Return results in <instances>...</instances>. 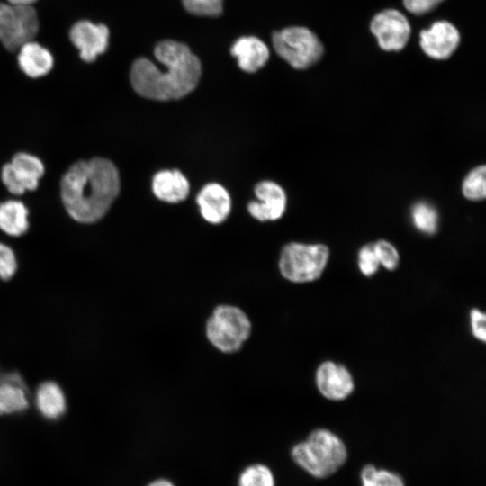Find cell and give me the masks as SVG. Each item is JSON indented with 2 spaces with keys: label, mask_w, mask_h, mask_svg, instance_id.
<instances>
[{
  "label": "cell",
  "mask_w": 486,
  "mask_h": 486,
  "mask_svg": "<svg viewBox=\"0 0 486 486\" xmlns=\"http://www.w3.org/2000/svg\"><path fill=\"white\" fill-rule=\"evenodd\" d=\"M257 201L248 205L250 215L259 221L276 220L280 219L286 208L284 190L272 181H262L255 186Z\"/></svg>",
  "instance_id": "cell-12"
},
{
  "label": "cell",
  "mask_w": 486,
  "mask_h": 486,
  "mask_svg": "<svg viewBox=\"0 0 486 486\" xmlns=\"http://www.w3.org/2000/svg\"><path fill=\"white\" fill-rule=\"evenodd\" d=\"M154 55L166 69H159L145 58L135 60L130 78L138 94L169 101L180 99L194 90L202 75V65L188 46L171 40H163L156 46Z\"/></svg>",
  "instance_id": "cell-1"
},
{
  "label": "cell",
  "mask_w": 486,
  "mask_h": 486,
  "mask_svg": "<svg viewBox=\"0 0 486 486\" xmlns=\"http://www.w3.org/2000/svg\"><path fill=\"white\" fill-rule=\"evenodd\" d=\"M360 481L361 486H405L404 480L399 473L377 468L373 464L362 468Z\"/></svg>",
  "instance_id": "cell-22"
},
{
  "label": "cell",
  "mask_w": 486,
  "mask_h": 486,
  "mask_svg": "<svg viewBox=\"0 0 486 486\" xmlns=\"http://www.w3.org/2000/svg\"><path fill=\"white\" fill-rule=\"evenodd\" d=\"M29 212L23 202L8 200L0 203V230L9 236L19 237L29 229Z\"/></svg>",
  "instance_id": "cell-18"
},
{
  "label": "cell",
  "mask_w": 486,
  "mask_h": 486,
  "mask_svg": "<svg viewBox=\"0 0 486 486\" xmlns=\"http://www.w3.org/2000/svg\"><path fill=\"white\" fill-rule=\"evenodd\" d=\"M184 9L198 16H219L222 13L223 0H182Z\"/></svg>",
  "instance_id": "cell-25"
},
{
  "label": "cell",
  "mask_w": 486,
  "mask_h": 486,
  "mask_svg": "<svg viewBox=\"0 0 486 486\" xmlns=\"http://www.w3.org/2000/svg\"><path fill=\"white\" fill-rule=\"evenodd\" d=\"M463 194L471 201H480L486 196V167L484 165L472 169L464 179Z\"/></svg>",
  "instance_id": "cell-24"
},
{
  "label": "cell",
  "mask_w": 486,
  "mask_h": 486,
  "mask_svg": "<svg viewBox=\"0 0 486 486\" xmlns=\"http://www.w3.org/2000/svg\"><path fill=\"white\" fill-rule=\"evenodd\" d=\"M411 219L416 229L423 233L433 234L437 230V212L428 202L416 203L411 209Z\"/></svg>",
  "instance_id": "cell-23"
},
{
  "label": "cell",
  "mask_w": 486,
  "mask_h": 486,
  "mask_svg": "<svg viewBox=\"0 0 486 486\" xmlns=\"http://www.w3.org/2000/svg\"><path fill=\"white\" fill-rule=\"evenodd\" d=\"M18 64L24 74L32 78L47 75L53 68L54 59L49 50L30 40L19 49Z\"/></svg>",
  "instance_id": "cell-17"
},
{
  "label": "cell",
  "mask_w": 486,
  "mask_h": 486,
  "mask_svg": "<svg viewBox=\"0 0 486 486\" xmlns=\"http://www.w3.org/2000/svg\"><path fill=\"white\" fill-rule=\"evenodd\" d=\"M380 265L388 270H394L400 261V256L395 247L386 240L374 243Z\"/></svg>",
  "instance_id": "cell-26"
},
{
  "label": "cell",
  "mask_w": 486,
  "mask_h": 486,
  "mask_svg": "<svg viewBox=\"0 0 486 486\" xmlns=\"http://www.w3.org/2000/svg\"><path fill=\"white\" fill-rule=\"evenodd\" d=\"M315 380L320 392L331 400L346 399L355 387L350 372L344 365L332 361L320 364Z\"/></svg>",
  "instance_id": "cell-13"
},
{
  "label": "cell",
  "mask_w": 486,
  "mask_h": 486,
  "mask_svg": "<svg viewBox=\"0 0 486 486\" xmlns=\"http://www.w3.org/2000/svg\"><path fill=\"white\" fill-rule=\"evenodd\" d=\"M272 40L275 52L296 69L312 66L324 51L320 39L306 27L284 28L274 32Z\"/></svg>",
  "instance_id": "cell-6"
},
{
  "label": "cell",
  "mask_w": 486,
  "mask_h": 486,
  "mask_svg": "<svg viewBox=\"0 0 486 486\" xmlns=\"http://www.w3.org/2000/svg\"><path fill=\"white\" fill-rule=\"evenodd\" d=\"M146 486H176L175 483L167 478H157L150 481Z\"/></svg>",
  "instance_id": "cell-31"
},
{
  "label": "cell",
  "mask_w": 486,
  "mask_h": 486,
  "mask_svg": "<svg viewBox=\"0 0 486 486\" xmlns=\"http://www.w3.org/2000/svg\"><path fill=\"white\" fill-rule=\"evenodd\" d=\"M42 161L31 154L19 152L12 161L3 166L1 179L7 190L16 195L33 191L44 175Z\"/></svg>",
  "instance_id": "cell-8"
},
{
  "label": "cell",
  "mask_w": 486,
  "mask_h": 486,
  "mask_svg": "<svg viewBox=\"0 0 486 486\" xmlns=\"http://www.w3.org/2000/svg\"><path fill=\"white\" fill-rule=\"evenodd\" d=\"M36 404L40 412L48 418H58L66 410V400L60 387L53 382L42 383L36 393Z\"/></svg>",
  "instance_id": "cell-20"
},
{
  "label": "cell",
  "mask_w": 486,
  "mask_h": 486,
  "mask_svg": "<svg viewBox=\"0 0 486 486\" xmlns=\"http://www.w3.org/2000/svg\"><path fill=\"white\" fill-rule=\"evenodd\" d=\"M252 331L251 321L240 308L220 304L216 306L205 325L208 341L222 353L238 351Z\"/></svg>",
  "instance_id": "cell-4"
},
{
  "label": "cell",
  "mask_w": 486,
  "mask_h": 486,
  "mask_svg": "<svg viewBox=\"0 0 486 486\" xmlns=\"http://www.w3.org/2000/svg\"><path fill=\"white\" fill-rule=\"evenodd\" d=\"M202 218L210 223H222L231 210V199L220 184L210 183L204 185L196 197Z\"/></svg>",
  "instance_id": "cell-14"
},
{
  "label": "cell",
  "mask_w": 486,
  "mask_h": 486,
  "mask_svg": "<svg viewBox=\"0 0 486 486\" xmlns=\"http://www.w3.org/2000/svg\"><path fill=\"white\" fill-rule=\"evenodd\" d=\"M422 50L434 59H446L454 52L460 42L458 30L447 21L435 22L420 32Z\"/></svg>",
  "instance_id": "cell-11"
},
{
  "label": "cell",
  "mask_w": 486,
  "mask_h": 486,
  "mask_svg": "<svg viewBox=\"0 0 486 486\" xmlns=\"http://www.w3.org/2000/svg\"><path fill=\"white\" fill-rule=\"evenodd\" d=\"M36 1L37 0H7V3L14 5L32 6Z\"/></svg>",
  "instance_id": "cell-32"
},
{
  "label": "cell",
  "mask_w": 486,
  "mask_h": 486,
  "mask_svg": "<svg viewBox=\"0 0 486 486\" xmlns=\"http://www.w3.org/2000/svg\"><path fill=\"white\" fill-rule=\"evenodd\" d=\"M293 463L308 474L328 478L346 462L347 449L343 440L332 431L318 428L291 449Z\"/></svg>",
  "instance_id": "cell-3"
},
{
  "label": "cell",
  "mask_w": 486,
  "mask_h": 486,
  "mask_svg": "<svg viewBox=\"0 0 486 486\" xmlns=\"http://www.w3.org/2000/svg\"><path fill=\"white\" fill-rule=\"evenodd\" d=\"M115 165L103 158L79 160L63 175L60 194L69 216L81 223H94L110 210L120 193Z\"/></svg>",
  "instance_id": "cell-2"
},
{
  "label": "cell",
  "mask_w": 486,
  "mask_h": 486,
  "mask_svg": "<svg viewBox=\"0 0 486 486\" xmlns=\"http://www.w3.org/2000/svg\"><path fill=\"white\" fill-rule=\"evenodd\" d=\"M152 191L159 200L176 203L186 199L190 192V184L177 169L161 170L153 176Z\"/></svg>",
  "instance_id": "cell-16"
},
{
  "label": "cell",
  "mask_w": 486,
  "mask_h": 486,
  "mask_svg": "<svg viewBox=\"0 0 486 486\" xmlns=\"http://www.w3.org/2000/svg\"><path fill=\"white\" fill-rule=\"evenodd\" d=\"M328 256V248L323 244L292 242L285 245L281 251L279 270L290 282H312L323 273Z\"/></svg>",
  "instance_id": "cell-5"
},
{
  "label": "cell",
  "mask_w": 486,
  "mask_h": 486,
  "mask_svg": "<svg viewBox=\"0 0 486 486\" xmlns=\"http://www.w3.org/2000/svg\"><path fill=\"white\" fill-rule=\"evenodd\" d=\"M443 1L445 0H403V4L409 12L421 15L433 10Z\"/></svg>",
  "instance_id": "cell-30"
},
{
  "label": "cell",
  "mask_w": 486,
  "mask_h": 486,
  "mask_svg": "<svg viewBox=\"0 0 486 486\" xmlns=\"http://www.w3.org/2000/svg\"><path fill=\"white\" fill-rule=\"evenodd\" d=\"M237 486H276L272 469L265 464L254 463L239 472Z\"/></svg>",
  "instance_id": "cell-21"
},
{
  "label": "cell",
  "mask_w": 486,
  "mask_h": 486,
  "mask_svg": "<svg viewBox=\"0 0 486 486\" xmlns=\"http://www.w3.org/2000/svg\"><path fill=\"white\" fill-rule=\"evenodd\" d=\"M39 30L37 13L32 6L0 2V41L10 51L32 40Z\"/></svg>",
  "instance_id": "cell-7"
},
{
  "label": "cell",
  "mask_w": 486,
  "mask_h": 486,
  "mask_svg": "<svg viewBox=\"0 0 486 486\" xmlns=\"http://www.w3.org/2000/svg\"><path fill=\"white\" fill-rule=\"evenodd\" d=\"M109 30L104 24H95L82 20L76 22L69 32L72 43L79 50L80 58L86 62H93L105 52L109 44Z\"/></svg>",
  "instance_id": "cell-10"
},
{
  "label": "cell",
  "mask_w": 486,
  "mask_h": 486,
  "mask_svg": "<svg viewBox=\"0 0 486 486\" xmlns=\"http://www.w3.org/2000/svg\"><path fill=\"white\" fill-rule=\"evenodd\" d=\"M238 67L245 72L254 73L263 68L269 58L268 47L255 36L238 39L230 49Z\"/></svg>",
  "instance_id": "cell-15"
},
{
  "label": "cell",
  "mask_w": 486,
  "mask_h": 486,
  "mask_svg": "<svg viewBox=\"0 0 486 486\" xmlns=\"http://www.w3.org/2000/svg\"><path fill=\"white\" fill-rule=\"evenodd\" d=\"M27 407L28 399L18 375H9L0 382V415L22 411Z\"/></svg>",
  "instance_id": "cell-19"
},
{
  "label": "cell",
  "mask_w": 486,
  "mask_h": 486,
  "mask_svg": "<svg viewBox=\"0 0 486 486\" xmlns=\"http://www.w3.org/2000/svg\"><path fill=\"white\" fill-rule=\"evenodd\" d=\"M370 29L379 46L386 51L402 50L410 36V25L406 16L396 9H386L374 16Z\"/></svg>",
  "instance_id": "cell-9"
},
{
  "label": "cell",
  "mask_w": 486,
  "mask_h": 486,
  "mask_svg": "<svg viewBox=\"0 0 486 486\" xmlns=\"http://www.w3.org/2000/svg\"><path fill=\"white\" fill-rule=\"evenodd\" d=\"M486 316L478 309H472L470 311V323L472 335L481 341L486 339Z\"/></svg>",
  "instance_id": "cell-29"
},
{
  "label": "cell",
  "mask_w": 486,
  "mask_h": 486,
  "mask_svg": "<svg viewBox=\"0 0 486 486\" xmlns=\"http://www.w3.org/2000/svg\"><path fill=\"white\" fill-rule=\"evenodd\" d=\"M379 266L374 243L363 246L358 252V267L361 273L371 276L377 272Z\"/></svg>",
  "instance_id": "cell-27"
},
{
  "label": "cell",
  "mask_w": 486,
  "mask_h": 486,
  "mask_svg": "<svg viewBox=\"0 0 486 486\" xmlns=\"http://www.w3.org/2000/svg\"><path fill=\"white\" fill-rule=\"evenodd\" d=\"M17 268L16 257L7 245L0 242V279L11 278Z\"/></svg>",
  "instance_id": "cell-28"
}]
</instances>
